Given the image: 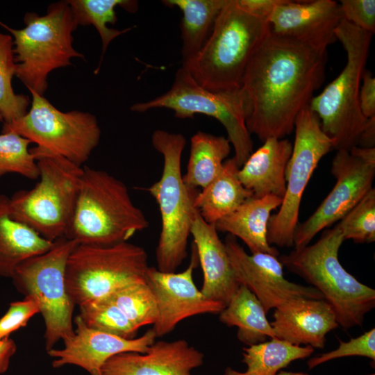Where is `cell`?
I'll list each match as a JSON object with an SVG mask.
<instances>
[{
    "label": "cell",
    "mask_w": 375,
    "mask_h": 375,
    "mask_svg": "<svg viewBox=\"0 0 375 375\" xmlns=\"http://www.w3.org/2000/svg\"><path fill=\"white\" fill-rule=\"evenodd\" d=\"M271 323L275 337L292 344L324 347L326 335L339 326L335 314L324 299L299 297L274 310Z\"/></svg>",
    "instance_id": "cell-20"
},
{
    "label": "cell",
    "mask_w": 375,
    "mask_h": 375,
    "mask_svg": "<svg viewBox=\"0 0 375 375\" xmlns=\"http://www.w3.org/2000/svg\"><path fill=\"white\" fill-rule=\"evenodd\" d=\"M154 108L172 110L177 118L197 114L218 120L226 131L233 156L240 167L253 153L251 133L246 125L245 102L241 89L212 92L199 85L182 67L176 72L171 88L149 101L137 103L131 110L144 112Z\"/></svg>",
    "instance_id": "cell-12"
},
{
    "label": "cell",
    "mask_w": 375,
    "mask_h": 375,
    "mask_svg": "<svg viewBox=\"0 0 375 375\" xmlns=\"http://www.w3.org/2000/svg\"><path fill=\"white\" fill-rule=\"evenodd\" d=\"M217 232L215 224L206 222L196 209L190 235L203 272L200 290L207 298L225 307L240 284Z\"/></svg>",
    "instance_id": "cell-21"
},
{
    "label": "cell",
    "mask_w": 375,
    "mask_h": 375,
    "mask_svg": "<svg viewBox=\"0 0 375 375\" xmlns=\"http://www.w3.org/2000/svg\"><path fill=\"white\" fill-rule=\"evenodd\" d=\"M359 106L367 119L375 117V78L368 70L362 74L359 91Z\"/></svg>",
    "instance_id": "cell-39"
},
{
    "label": "cell",
    "mask_w": 375,
    "mask_h": 375,
    "mask_svg": "<svg viewBox=\"0 0 375 375\" xmlns=\"http://www.w3.org/2000/svg\"><path fill=\"white\" fill-rule=\"evenodd\" d=\"M153 148L163 157L160 179L147 190L156 199L161 229L156 251L157 269L174 272L187 258L188 242L196 208L194 189L188 188L181 174V157L186 140L181 133L155 131Z\"/></svg>",
    "instance_id": "cell-6"
},
{
    "label": "cell",
    "mask_w": 375,
    "mask_h": 375,
    "mask_svg": "<svg viewBox=\"0 0 375 375\" xmlns=\"http://www.w3.org/2000/svg\"><path fill=\"white\" fill-rule=\"evenodd\" d=\"M375 144V117L369 118L362 132L358 146L361 147H374Z\"/></svg>",
    "instance_id": "cell-42"
},
{
    "label": "cell",
    "mask_w": 375,
    "mask_h": 375,
    "mask_svg": "<svg viewBox=\"0 0 375 375\" xmlns=\"http://www.w3.org/2000/svg\"><path fill=\"white\" fill-rule=\"evenodd\" d=\"M53 243L15 219L10 210V197L0 194V276L11 278L22 262L45 253Z\"/></svg>",
    "instance_id": "cell-24"
},
{
    "label": "cell",
    "mask_w": 375,
    "mask_h": 375,
    "mask_svg": "<svg viewBox=\"0 0 375 375\" xmlns=\"http://www.w3.org/2000/svg\"><path fill=\"white\" fill-rule=\"evenodd\" d=\"M276 375H309V374L306 373H303V372H285V371L281 370Z\"/></svg>",
    "instance_id": "cell-43"
},
{
    "label": "cell",
    "mask_w": 375,
    "mask_h": 375,
    "mask_svg": "<svg viewBox=\"0 0 375 375\" xmlns=\"http://www.w3.org/2000/svg\"><path fill=\"white\" fill-rule=\"evenodd\" d=\"M219 321L238 328L237 338L250 346L275 338L267 312L255 294L240 285L225 308L219 312Z\"/></svg>",
    "instance_id": "cell-26"
},
{
    "label": "cell",
    "mask_w": 375,
    "mask_h": 375,
    "mask_svg": "<svg viewBox=\"0 0 375 375\" xmlns=\"http://www.w3.org/2000/svg\"><path fill=\"white\" fill-rule=\"evenodd\" d=\"M226 0H165L163 4L178 8L181 23L183 62L192 58L208 39Z\"/></svg>",
    "instance_id": "cell-27"
},
{
    "label": "cell",
    "mask_w": 375,
    "mask_h": 375,
    "mask_svg": "<svg viewBox=\"0 0 375 375\" xmlns=\"http://www.w3.org/2000/svg\"><path fill=\"white\" fill-rule=\"evenodd\" d=\"M16 350L17 346L12 339L7 338L0 340V374L8 370L10 359Z\"/></svg>",
    "instance_id": "cell-41"
},
{
    "label": "cell",
    "mask_w": 375,
    "mask_h": 375,
    "mask_svg": "<svg viewBox=\"0 0 375 375\" xmlns=\"http://www.w3.org/2000/svg\"><path fill=\"white\" fill-rule=\"evenodd\" d=\"M269 33L266 20L242 9L236 0H226L206 42L182 67L206 90H238L251 56Z\"/></svg>",
    "instance_id": "cell-2"
},
{
    "label": "cell",
    "mask_w": 375,
    "mask_h": 375,
    "mask_svg": "<svg viewBox=\"0 0 375 375\" xmlns=\"http://www.w3.org/2000/svg\"><path fill=\"white\" fill-rule=\"evenodd\" d=\"M292 151V144L287 139H267L240 168V182L254 197L274 195L283 199Z\"/></svg>",
    "instance_id": "cell-22"
},
{
    "label": "cell",
    "mask_w": 375,
    "mask_h": 375,
    "mask_svg": "<svg viewBox=\"0 0 375 375\" xmlns=\"http://www.w3.org/2000/svg\"><path fill=\"white\" fill-rule=\"evenodd\" d=\"M224 244L238 281L255 294L267 313L299 297L324 299L316 288L287 280L276 256L267 253L249 254L237 238L229 234Z\"/></svg>",
    "instance_id": "cell-16"
},
{
    "label": "cell",
    "mask_w": 375,
    "mask_h": 375,
    "mask_svg": "<svg viewBox=\"0 0 375 375\" xmlns=\"http://www.w3.org/2000/svg\"><path fill=\"white\" fill-rule=\"evenodd\" d=\"M238 6L249 14L263 20L267 19L276 7L285 0H236Z\"/></svg>",
    "instance_id": "cell-40"
},
{
    "label": "cell",
    "mask_w": 375,
    "mask_h": 375,
    "mask_svg": "<svg viewBox=\"0 0 375 375\" xmlns=\"http://www.w3.org/2000/svg\"><path fill=\"white\" fill-rule=\"evenodd\" d=\"M326 50L270 31L251 56L240 87L251 134L263 142L294 131L298 114L324 82Z\"/></svg>",
    "instance_id": "cell-1"
},
{
    "label": "cell",
    "mask_w": 375,
    "mask_h": 375,
    "mask_svg": "<svg viewBox=\"0 0 375 375\" xmlns=\"http://www.w3.org/2000/svg\"><path fill=\"white\" fill-rule=\"evenodd\" d=\"M78 243L66 237L55 240L49 250L22 262L11 278L16 289L39 305L44 325L47 351L59 341L74 335L73 311L76 306L65 282L67 258Z\"/></svg>",
    "instance_id": "cell-10"
},
{
    "label": "cell",
    "mask_w": 375,
    "mask_h": 375,
    "mask_svg": "<svg viewBox=\"0 0 375 375\" xmlns=\"http://www.w3.org/2000/svg\"><path fill=\"white\" fill-rule=\"evenodd\" d=\"M344 240L355 243L375 241V189L367 194L338 223Z\"/></svg>",
    "instance_id": "cell-35"
},
{
    "label": "cell",
    "mask_w": 375,
    "mask_h": 375,
    "mask_svg": "<svg viewBox=\"0 0 375 375\" xmlns=\"http://www.w3.org/2000/svg\"><path fill=\"white\" fill-rule=\"evenodd\" d=\"M344 241L338 224L325 230L315 243L294 248L278 259L323 295L339 326L347 330L362 325L365 315L375 306V290L358 281L340 262L338 252Z\"/></svg>",
    "instance_id": "cell-3"
},
{
    "label": "cell",
    "mask_w": 375,
    "mask_h": 375,
    "mask_svg": "<svg viewBox=\"0 0 375 375\" xmlns=\"http://www.w3.org/2000/svg\"><path fill=\"white\" fill-rule=\"evenodd\" d=\"M294 131V144L285 172V192L278 212L268 222L267 241L271 246H294L304 190L320 160L334 149V141L323 131L318 117L309 106L298 114Z\"/></svg>",
    "instance_id": "cell-13"
},
{
    "label": "cell",
    "mask_w": 375,
    "mask_h": 375,
    "mask_svg": "<svg viewBox=\"0 0 375 375\" xmlns=\"http://www.w3.org/2000/svg\"><path fill=\"white\" fill-rule=\"evenodd\" d=\"M342 19L335 1L285 0L275 8L267 22L275 35L327 49L337 40L335 31Z\"/></svg>",
    "instance_id": "cell-18"
},
{
    "label": "cell",
    "mask_w": 375,
    "mask_h": 375,
    "mask_svg": "<svg viewBox=\"0 0 375 375\" xmlns=\"http://www.w3.org/2000/svg\"><path fill=\"white\" fill-rule=\"evenodd\" d=\"M240 168L234 157L225 160L217 177L197 193L194 206L206 222L215 224L253 197L239 179Z\"/></svg>",
    "instance_id": "cell-25"
},
{
    "label": "cell",
    "mask_w": 375,
    "mask_h": 375,
    "mask_svg": "<svg viewBox=\"0 0 375 375\" xmlns=\"http://www.w3.org/2000/svg\"><path fill=\"white\" fill-rule=\"evenodd\" d=\"M74 322V337L64 342L63 348L47 351L54 358V368L73 365L83 368L90 375H101L103 365L112 356L123 352L145 353L156 338L152 328L140 337L125 339L88 327L78 315Z\"/></svg>",
    "instance_id": "cell-17"
},
{
    "label": "cell",
    "mask_w": 375,
    "mask_h": 375,
    "mask_svg": "<svg viewBox=\"0 0 375 375\" xmlns=\"http://www.w3.org/2000/svg\"><path fill=\"white\" fill-rule=\"evenodd\" d=\"M30 143L15 133L0 134V177L15 173L29 179L39 178L35 158L28 148Z\"/></svg>",
    "instance_id": "cell-34"
},
{
    "label": "cell",
    "mask_w": 375,
    "mask_h": 375,
    "mask_svg": "<svg viewBox=\"0 0 375 375\" xmlns=\"http://www.w3.org/2000/svg\"><path fill=\"white\" fill-rule=\"evenodd\" d=\"M40 312L38 303L31 297H24L23 300L12 302L0 318V340L9 338L12 333L25 327L29 319Z\"/></svg>",
    "instance_id": "cell-37"
},
{
    "label": "cell",
    "mask_w": 375,
    "mask_h": 375,
    "mask_svg": "<svg viewBox=\"0 0 375 375\" xmlns=\"http://www.w3.org/2000/svg\"><path fill=\"white\" fill-rule=\"evenodd\" d=\"M242 362L247 369L244 372L230 367L223 375H276L293 361L310 357L314 349L310 346H297L273 338L242 349Z\"/></svg>",
    "instance_id": "cell-28"
},
{
    "label": "cell",
    "mask_w": 375,
    "mask_h": 375,
    "mask_svg": "<svg viewBox=\"0 0 375 375\" xmlns=\"http://www.w3.org/2000/svg\"><path fill=\"white\" fill-rule=\"evenodd\" d=\"M16 67L12 38L0 33V112L6 124L23 117L30 103L27 96L17 94L12 89Z\"/></svg>",
    "instance_id": "cell-31"
},
{
    "label": "cell",
    "mask_w": 375,
    "mask_h": 375,
    "mask_svg": "<svg viewBox=\"0 0 375 375\" xmlns=\"http://www.w3.org/2000/svg\"><path fill=\"white\" fill-rule=\"evenodd\" d=\"M230 152L228 138L197 131L190 139L189 160L183 176L185 184L192 189L206 188L219 174Z\"/></svg>",
    "instance_id": "cell-29"
},
{
    "label": "cell",
    "mask_w": 375,
    "mask_h": 375,
    "mask_svg": "<svg viewBox=\"0 0 375 375\" xmlns=\"http://www.w3.org/2000/svg\"><path fill=\"white\" fill-rule=\"evenodd\" d=\"M24 22L22 29L6 27L13 36L15 76L28 90L43 95L52 71L70 65L73 58L84 59L72 45L78 25L67 1L51 3L42 16L27 12Z\"/></svg>",
    "instance_id": "cell-7"
},
{
    "label": "cell",
    "mask_w": 375,
    "mask_h": 375,
    "mask_svg": "<svg viewBox=\"0 0 375 375\" xmlns=\"http://www.w3.org/2000/svg\"><path fill=\"white\" fill-rule=\"evenodd\" d=\"M199 262L194 246L188 267L181 272H165L149 267L147 283L156 299L158 317L152 330L156 338L170 333L185 319L203 314H219L225 308L207 298L196 286L194 270Z\"/></svg>",
    "instance_id": "cell-15"
},
{
    "label": "cell",
    "mask_w": 375,
    "mask_h": 375,
    "mask_svg": "<svg viewBox=\"0 0 375 375\" xmlns=\"http://www.w3.org/2000/svg\"><path fill=\"white\" fill-rule=\"evenodd\" d=\"M67 2L78 26L93 25L98 31L102 43L101 62L110 42L133 28L118 30L107 26L108 24H115L117 20L115 8L120 6L131 13L138 9V1L131 0H68Z\"/></svg>",
    "instance_id": "cell-30"
},
{
    "label": "cell",
    "mask_w": 375,
    "mask_h": 375,
    "mask_svg": "<svg viewBox=\"0 0 375 375\" xmlns=\"http://www.w3.org/2000/svg\"><path fill=\"white\" fill-rule=\"evenodd\" d=\"M335 35L346 51V65L312 98L309 108L318 117L323 131L334 141V149L349 151L358 146L368 119L360 109L359 91L373 34L342 19Z\"/></svg>",
    "instance_id": "cell-5"
},
{
    "label": "cell",
    "mask_w": 375,
    "mask_h": 375,
    "mask_svg": "<svg viewBox=\"0 0 375 375\" xmlns=\"http://www.w3.org/2000/svg\"><path fill=\"white\" fill-rule=\"evenodd\" d=\"M106 297L123 312L138 330L147 325H153L157 319L156 299L147 282L127 285Z\"/></svg>",
    "instance_id": "cell-32"
},
{
    "label": "cell",
    "mask_w": 375,
    "mask_h": 375,
    "mask_svg": "<svg viewBox=\"0 0 375 375\" xmlns=\"http://www.w3.org/2000/svg\"><path fill=\"white\" fill-rule=\"evenodd\" d=\"M283 199L274 195L251 197L236 210L219 220L217 231L240 238L251 253H267L278 256V251L267 241V226L271 212L279 208Z\"/></svg>",
    "instance_id": "cell-23"
},
{
    "label": "cell",
    "mask_w": 375,
    "mask_h": 375,
    "mask_svg": "<svg viewBox=\"0 0 375 375\" xmlns=\"http://www.w3.org/2000/svg\"><path fill=\"white\" fill-rule=\"evenodd\" d=\"M31 108L19 119L4 124L2 133H15L33 142V155L60 156L81 166L97 147L101 129L96 117L86 112H62L43 95L29 90Z\"/></svg>",
    "instance_id": "cell-11"
},
{
    "label": "cell",
    "mask_w": 375,
    "mask_h": 375,
    "mask_svg": "<svg viewBox=\"0 0 375 375\" xmlns=\"http://www.w3.org/2000/svg\"><path fill=\"white\" fill-rule=\"evenodd\" d=\"M339 4L344 19L362 30L374 33V0H342Z\"/></svg>",
    "instance_id": "cell-38"
},
{
    "label": "cell",
    "mask_w": 375,
    "mask_h": 375,
    "mask_svg": "<svg viewBox=\"0 0 375 375\" xmlns=\"http://www.w3.org/2000/svg\"><path fill=\"white\" fill-rule=\"evenodd\" d=\"M148 226L124 182L106 171L83 167L67 238L78 244L112 245Z\"/></svg>",
    "instance_id": "cell-4"
},
{
    "label": "cell",
    "mask_w": 375,
    "mask_h": 375,
    "mask_svg": "<svg viewBox=\"0 0 375 375\" xmlns=\"http://www.w3.org/2000/svg\"><path fill=\"white\" fill-rule=\"evenodd\" d=\"M204 354L184 339L159 340L145 353L123 352L109 358L101 375H193Z\"/></svg>",
    "instance_id": "cell-19"
},
{
    "label": "cell",
    "mask_w": 375,
    "mask_h": 375,
    "mask_svg": "<svg viewBox=\"0 0 375 375\" xmlns=\"http://www.w3.org/2000/svg\"><path fill=\"white\" fill-rule=\"evenodd\" d=\"M349 356H362L375 360V328L351 338L348 342L340 340L338 347L327 353L311 358L307 362L310 369L326 362Z\"/></svg>",
    "instance_id": "cell-36"
},
{
    "label": "cell",
    "mask_w": 375,
    "mask_h": 375,
    "mask_svg": "<svg viewBox=\"0 0 375 375\" xmlns=\"http://www.w3.org/2000/svg\"><path fill=\"white\" fill-rule=\"evenodd\" d=\"M331 173L336 183L316 210L294 233V247L310 242L321 231L340 221L372 188L375 163L365 161L349 151L338 150Z\"/></svg>",
    "instance_id": "cell-14"
},
{
    "label": "cell",
    "mask_w": 375,
    "mask_h": 375,
    "mask_svg": "<svg viewBox=\"0 0 375 375\" xmlns=\"http://www.w3.org/2000/svg\"><path fill=\"white\" fill-rule=\"evenodd\" d=\"M33 156L40 181L10 197V210L15 219L53 242L70 227L83 167L60 156Z\"/></svg>",
    "instance_id": "cell-8"
},
{
    "label": "cell",
    "mask_w": 375,
    "mask_h": 375,
    "mask_svg": "<svg viewBox=\"0 0 375 375\" xmlns=\"http://www.w3.org/2000/svg\"><path fill=\"white\" fill-rule=\"evenodd\" d=\"M149 267L144 249L128 241L77 244L67 260V290L74 304L80 306L127 285L147 282Z\"/></svg>",
    "instance_id": "cell-9"
},
{
    "label": "cell",
    "mask_w": 375,
    "mask_h": 375,
    "mask_svg": "<svg viewBox=\"0 0 375 375\" xmlns=\"http://www.w3.org/2000/svg\"><path fill=\"white\" fill-rule=\"evenodd\" d=\"M0 122H3V117L0 112Z\"/></svg>",
    "instance_id": "cell-44"
},
{
    "label": "cell",
    "mask_w": 375,
    "mask_h": 375,
    "mask_svg": "<svg viewBox=\"0 0 375 375\" xmlns=\"http://www.w3.org/2000/svg\"><path fill=\"white\" fill-rule=\"evenodd\" d=\"M79 306V315L89 328L125 339L136 338L138 329L108 297L92 300Z\"/></svg>",
    "instance_id": "cell-33"
}]
</instances>
